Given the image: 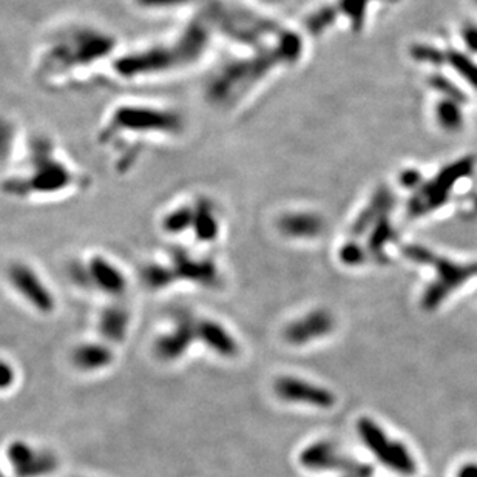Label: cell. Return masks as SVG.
Instances as JSON below:
<instances>
[{
    "label": "cell",
    "instance_id": "cell-1",
    "mask_svg": "<svg viewBox=\"0 0 477 477\" xmlns=\"http://www.w3.org/2000/svg\"><path fill=\"white\" fill-rule=\"evenodd\" d=\"M122 44L113 31L87 20L56 23L37 41L31 76L50 91L73 90L108 79L111 63Z\"/></svg>",
    "mask_w": 477,
    "mask_h": 477
},
{
    "label": "cell",
    "instance_id": "cell-2",
    "mask_svg": "<svg viewBox=\"0 0 477 477\" xmlns=\"http://www.w3.org/2000/svg\"><path fill=\"white\" fill-rule=\"evenodd\" d=\"M5 147L4 193L27 204L58 203L89 190L91 179L46 133H22L13 124Z\"/></svg>",
    "mask_w": 477,
    "mask_h": 477
},
{
    "label": "cell",
    "instance_id": "cell-3",
    "mask_svg": "<svg viewBox=\"0 0 477 477\" xmlns=\"http://www.w3.org/2000/svg\"><path fill=\"white\" fill-rule=\"evenodd\" d=\"M303 54L305 34L283 25L267 42L236 49L220 62L205 79L204 99L222 113H235L286 70L297 67Z\"/></svg>",
    "mask_w": 477,
    "mask_h": 477
},
{
    "label": "cell",
    "instance_id": "cell-4",
    "mask_svg": "<svg viewBox=\"0 0 477 477\" xmlns=\"http://www.w3.org/2000/svg\"><path fill=\"white\" fill-rule=\"evenodd\" d=\"M186 132L187 119L181 108L132 98L115 102L106 111L94 136L113 170L127 174L150 148L174 144Z\"/></svg>",
    "mask_w": 477,
    "mask_h": 477
},
{
    "label": "cell",
    "instance_id": "cell-5",
    "mask_svg": "<svg viewBox=\"0 0 477 477\" xmlns=\"http://www.w3.org/2000/svg\"><path fill=\"white\" fill-rule=\"evenodd\" d=\"M217 31L198 8L174 31L164 37L124 46L111 63L108 79L116 84H152L184 75L209 58Z\"/></svg>",
    "mask_w": 477,
    "mask_h": 477
},
{
    "label": "cell",
    "instance_id": "cell-6",
    "mask_svg": "<svg viewBox=\"0 0 477 477\" xmlns=\"http://www.w3.org/2000/svg\"><path fill=\"white\" fill-rule=\"evenodd\" d=\"M403 252L411 260L424 265H431L437 270V280L425 291L422 301L425 309H429V311L439 306L450 295V292L457 289L468 278L477 275V265L454 263V261L434 255L422 246L420 248L419 246H408Z\"/></svg>",
    "mask_w": 477,
    "mask_h": 477
},
{
    "label": "cell",
    "instance_id": "cell-7",
    "mask_svg": "<svg viewBox=\"0 0 477 477\" xmlns=\"http://www.w3.org/2000/svg\"><path fill=\"white\" fill-rule=\"evenodd\" d=\"M68 274L75 284L84 289L96 288L108 295H122L127 289V276L119 266L102 253H93L84 260H73Z\"/></svg>",
    "mask_w": 477,
    "mask_h": 477
},
{
    "label": "cell",
    "instance_id": "cell-8",
    "mask_svg": "<svg viewBox=\"0 0 477 477\" xmlns=\"http://www.w3.org/2000/svg\"><path fill=\"white\" fill-rule=\"evenodd\" d=\"M357 429H359L357 433H359L368 450L372 451L374 456L381 464H385L389 470L402 474H412L416 471L414 459L411 457L405 445L393 440L376 422L363 417L357 424Z\"/></svg>",
    "mask_w": 477,
    "mask_h": 477
},
{
    "label": "cell",
    "instance_id": "cell-9",
    "mask_svg": "<svg viewBox=\"0 0 477 477\" xmlns=\"http://www.w3.org/2000/svg\"><path fill=\"white\" fill-rule=\"evenodd\" d=\"M275 234L288 241H312L320 238L326 229V221L314 209L301 205H283L272 215Z\"/></svg>",
    "mask_w": 477,
    "mask_h": 477
},
{
    "label": "cell",
    "instance_id": "cell-10",
    "mask_svg": "<svg viewBox=\"0 0 477 477\" xmlns=\"http://www.w3.org/2000/svg\"><path fill=\"white\" fill-rule=\"evenodd\" d=\"M169 265L172 266L178 281H189L205 288L220 284V269L209 255H196L186 246L173 244L169 250Z\"/></svg>",
    "mask_w": 477,
    "mask_h": 477
},
{
    "label": "cell",
    "instance_id": "cell-11",
    "mask_svg": "<svg viewBox=\"0 0 477 477\" xmlns=\"http://www.w3.org/2000/svg\"><path fill=\"white\" fill-rule=\"evenodd\" d=\"M8 280L13 288L33 306L36 311L50 314L56 306L51 291L46 288L44 280L36 270L25 261H14L6 270Z\"/></svg>",
    "mask_w": 477,
    "mask_h": 477
},
{
    "label": "cell",
    "instance_id": "cell-12",
    "mask_svg": "<svg viewBox=\"0 0 477 477\" xmlns=\"http://www.w3.org/2000/svg\"><path fill=\"white\" fill-rule=\"evenodd\" d=\"M473 169V159H464L456 164L450 165L447 170L437 174V178L426 184L419 195L411 203L412 215H425L429 210H434L437 205L447 201L450 190L454 186V182L464 178Z\"/></svg>",
    "mask_w": 477,
    "mask_h": 477
},
{
    "label": "cell",
    "instance_id": "cell-13",
    "mask_svg": "<svg viewBox=\"0 0 477 477\" xmlns=\"http://www.w3.org/2000/svg\"><path fill=\"white\" fill-rule=\"evenodd\" d=\"M6 456L18 477H44L58 468V459L51 452L37 451L27 442H11Z\"/></svg>",
    "mask_w": 477,
    "mask_h": 477
},
{
    "label": "cell",
    "instance_id": "cell-14",
    "mask_svg": "<svg viewBox=\"0 0 477 477\" xmlns=\"http://www.w3.org/2000/svg\"><path fill=\"white\" fill-rule=\"evenodd\" d=\"M274 389L275 394L281 400L289 403L311 405L315 408H332V405L336 403V395L329 389L311 383V381H306L300 377L284 376L276 379Z\"/></svg>",
    "mask_w": 477,
    "mask_h": 477
},
{
    "label": "cell",
    "instance_id": "cell-15",
    "mask_svg": "<svg viewBox=\"0 0 477 477\" xmlns=\"http://www.w3.org/2000/svg\"><path fill=\"white\" fill-rule=\"evenodd\" d=\"M333 326L336 322L329 311L315 309L286 326L284 340L293 346H303L309 341L328 336Z\"/></svg>",
    "mask_w": 477,
    "mask_h": 477
},
{
    "label": "cell",
    "instance_id": "cell-16",
    "mask_svg": "<svg viewBox=\"0 0 477 477\" xmlns=\"http://www.w3.org/2000/svg\"><path fill=\"white\" fill-rule=\"evenodd\" d=\"M196 323L187 314L178 318V323L169 333L159 337L155 341V354L159 360L173 362L181 359V355L187 352L190 345L198 338Z\"/></svg>",
    "mask_w": 477,
    "mask_h": 477
},
{
    "label": "cell",
    "instance_id": "cell-17",
    "mask_svg": "<svg viewBox=\"0 0 477 477\" xmlns=\"http://www.w3.org/2000/svg\"><path fill=\"white\" fill-rule=\"evenodd\" d=\"M300 464L303 465L306 470L312 471H351L359 465L352 462V460L346 459L343 454H340L337 448L333 447L331 442H315L312 445L301 451Z\"/></svg>",
    "mask_w": 477,
    "mask_h": 477
},
{
    "label": "cell",
    "instance_id": "cell-18",
    "mask_svg": "<svg viewBox=\"0 0 477 477\" xmlns=\"http://www.w3.org/2000/svg\"><path fill=\"white\" fill-rule=\"evenodd\" d=\"M196 332L198 338L218 355L232 359L238 354L236 340L220 323L213 320H201L196 323Z\"/></svg>",
    "mask_w": 477,
    "mask_h": 477
},
{
    "label": "cell",
    "instance_id": "cell-19",
    "mask_svg": "<svg viewBox=\"0 0 477 477\" xmlns=\"http://www.w3.org/2000/svg\"><path fill=\"white\" fill-rule=\"evenodd\" d=\"M391 204H393L391 193H389L386 189L377 190V192L374 193L371 203L359 215H357V218L354 220L349 234H351L354 238L363 235L369 227L376 224L381 217H385L389 208H391Z\"/></svg>",
    "mask_w": 477,
    "mask_h": 477
},
{
    "label": "cell",
    "instance_id": "cell-20",
    "mask_svg": "<svg viewBox=\"0 0 477 477\" xmlns=\"http://www.w3.org/2000/svg\"><path fill=\"white\" fill-rule=\"evenodd\" d=\"M71 360L81 371H99L113 362V351L102 343H82L71 354Z\"/></svg>",
    "mask_w": 477,
    "mask_h": 477
},
{
    "label": "cell",
    "instance_id": "cell-21",
    "mask_svg": "<svg viewBox=\"0 0 477 477\" xmlns=\"http://www.w3.org/2000/svg\"><path fill=\"white\" fill-rule=\"evenodd\" d=\"M129 312L122 306H107L99 318L101 336L113 343H119L125 338L127 328H129Z\"/></svg>",
    "mask_w": 477,
    "mask_h": 477
},
{
    "label": "cell",
    "instance_id": "cell-22",
    "mask_svg": "<svg viewBox=\"0 0 477 477\" xmlns=\"http://www.w3.org/2000/svg\"><path fill=\"white\" fill-rule=\"evenodd\" d=\"M138 11L147 14H173L178 11L195 13L204 0H130Z\"/></svg>",
    "mask_w": 477,
    "mask_h": 477
},
{
    "label": "cell",
    "instance_id": "cell-23",
    "mask_svg": "<svg viewBox=\"0 0 477 477\" xmlns=\"http://www.w3.org/2000/svg\"><path fill=\"white\" fill-rule=\"evenodd\" d=\"M141 278L142 283H144L148 289L153 291L165 289L178 281L172 266L169 263H163V261H152V263H147L141 270Z\"/></svg>",
    "mask_w": 477,
    "mask_h": 477
},
{
    "label": "cell",
    "instance_id": "cell-24",
    "mask_svg": "<svg viewBox=\"0 0 477 477\" xmlns=\"http://www.w3.org/2000/svg\"><path fill=\"white\" fill-rule=\"evenodd\" d=\"M369 2L372 0H337L333 6H336L338 15H346L354 31H360L364 25V19H367Z\"/></svg>",
    "mask_w": 477,
    "mask_h": 477
},
{
    "label": "cell",
    "instance_id": "cell-25",
    "mask_svg": "<svg viewBox=\"0 0 477 477\" xmlns=\"http://www.w3.org/2000/svg\"><path fill=\"white\" fill-rule=\"evenodd\" d=\"M394 238V230L389 226V222L385 217H381L376 224L372 226L371 230V236H369V252L377 260L383 261L385 253L383 249L386 248V243Z\"/></svg>",
    "mask_w": 477,
    "mask_h": 477
},
{
    "label": "cell",
    "instance_id": "cell-26",
    "mask_svg": "<svg viewBox=\"0 0 477 477\" xmlns=\"http://www.w3.org/2000/svg\"><path fill=\"white\" fill-rule=\"evenodd\" d=\"M460 102L454 99H447L442 101L439 106H437V119H439V124L447 130H459L462 127L464 117H462V111L459 108Z\"/></svg>",
    "mask_w": 477,
    "mask_h": 477
},
{
    "label": "cell",
    "instance_id": "cell-27",
    "mask_svg": "<svg viewBox=\"0 0 477 477\" xmlns=\"http://www.w3.org/2000/svg\"><path fill=\"white\" fill-rule=\"evenodd\" d=\"M445 62H448L460 76L465 77L468 82H471L477 89V65L476 63L468 61L464 54L456 53V51H448L447 54H445Z\"/></svg>",
    "mask_w": 477,
    "mask_h": 477
},
{
    "label": "cell",
    "instance_id": "cell-28",
    "mask_svg": "<svg viewBox=\"0 0 477 477\" xmlns=\"http://www.w3.org/2000/svg\"><path fill=\"white\" fill-rule=\"evenodd\" d=\"M338 258L346 266H360L367 261V252H364L359 243L349 240L341 244L338 250Z\"/></svg>",
    "mask_w": 477,
    "mask_h": 477
},
{
    "label": "cell",
    "instance_id": "cell-29",
    "mask_svg": "<svg viewBox=\"0 0 477 477\" xmlns=\"http://www.w3.org/2000/svg\"><path fill=\"white\" fill-rule=\"evenodd\" d=\"M431 84L434 85V89H437L439 91L447 94L448 99H454L457 102H464L465 101L464 93L460 91L459 89H456V87H452V84L448 81V79H445L442 76H434L431 79Z\"/></svg>",
    "mask_w": 477,
    "mask_h": 477
},
{
    "label": "cell",
    "instance_id": "cell-30",
    "mask_svg": "<svg viewBox=\"0 0 477 477\" xmlns=\"http://www.w3.org/2000/svg\"><path fill=\"white\" fill-rule=\"evenodd\" d=\"M464 41L468 49L477 53V27L476 25H466L464 28Z\"/></svg>",
    "mask_w": 477,
    "mask_h": 477
},
{
    "label": "cell",
    "instance_id": "cell-31",
    "mask_svg": "<svg viewBox=\"0 0 477 477\" xmlns=\"http://www.w3.org/2000/svg\"><path fill=\"white\" fill-rule=\"evenodd\" d=\"M420 181H422V177H420V173L416 170L405 172L402 177V182L405 187H417Z\"/></svg>",
    "mask_w": 477,
    "mask_h": 477
},
{
    "label": "cell",
    "instance_id": "cell-32",
    "mask_svg": "<svg viewBox=\"0 0 477 477\" xmlns=\"http://www.w3.org/2000/svg\"><path fill=\"white\" fill-rule=\"evenodd\" d=\"M13 380H14V369L6 362H4V364H2V388L6 389L8 386L13 383Z\"/></svg>",
    "mask_w": 477,
    "mask_h": 477
},
{
    "label": "cell",
    "instance_id": "cell-33",
    "mask_svg": "<svg viewBox=\"0 0 477 477\" xmlns=\"http://www.w3.org/2000/svg\"><path fill=\"white\" fill-rule=\"evenodd\" d=\"M369 474H371V471H369V468H368V466H364V465H357V466L354 468V470L343 473V476H341V477H368Z\"/></svg>",
    "mask_w": 477,
    "mask_h": 477
},
{
    "label": "cell",
    "instance_id": "cell-34",
    "mask_svg": "<svg viewBox=\"0 0 477 477\" xmlns=\"http://www.w3.org/2000/svg\"><path fill=\"white\" fill-rule=\"evenodd\" d=\"M459 477H477V465H466L459 473Z\"/></svg>",
    "mask_w": 477,
    "mask_h": 477
},
{
    "label": "cell",
    "instance_id": "cell-35",
    "mask_svg": "<svg viewBox=\"0 0 477 477\" xmlns=\"http://www.w3.org/2000/svg\"><path fill=\"white\" fill-rule=\"evenodd\" d=\"M257 2H258L260 5L266 6V8H276V6L283 5V4L286 2V0H257Z\"/></svg>",
    "mask_w": 477,
    "mask_h": 477
},
{
    "label": "cell",
    "instance_id": "cell-36",
    "mask_svg": "<svg viewBox=\"0 0 477 477\" xmlns=\"http://www.w3.org/2000/svg\"><path fill=\"white\" fill-rule=\"evenodd\" d=\"M476 4H477V0H476Z\"/></svg>",
    "mask_w": 477,
    "mask_h": 477
}]
</instances>
